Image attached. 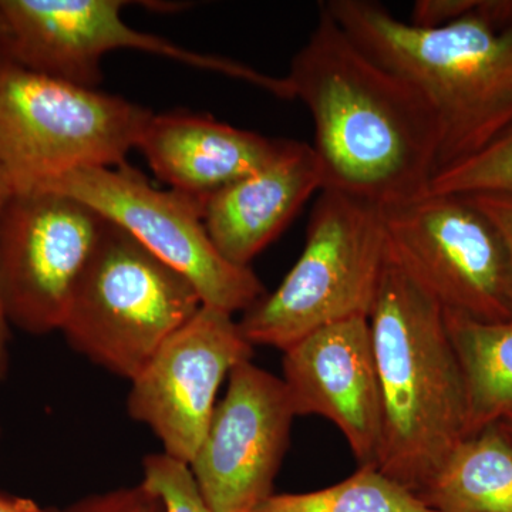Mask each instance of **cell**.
<instances>
[{
    "label": "cell",
    "mask_w": 512,
    "mask_h": 512,
    "mask_svg": "<svg viewBox=\"0 0 512 512\" xmlns=\"http://www.w3.org/2000/svg\"><path fill=\"white\" fill-rule=\"evenodd\" d=\"M322 190V165L313 147L284 141L271 163L208 198L202 218L218 252L231 264L249 266Z\"/></svg>",
    "instance_id": "obj_14"
},
{
    "label": "cell",
    "mask_w": 512,
    "mask_h": 512,
    "mask_svg": "<svg viewBox=\"0 0 512 512\" xmlns=\"http://www.w3.org/2000/svg\"><path fill=\"white\" fill-rule=\"evenodd\" d=\"M282 369L296 417L316 414L332 421L359 467H376L382 399L369 318L309 333L284 350Z\"/></svg>",
    "instance_id": "obj_13"
},
{
    "label": "cell",
    "mask_w": 512,
    "mask_h": 512,
    "mask_svg": "<svg viewBox=\"0 0 512 512\" xmlns=\"http://www.w3.org/2000/svg\"><path fill=\"white\" fill-rule=\"evenodd\" d=\"M320 9L429 103L439 124L437 173L511 126L512 28L468 10L448 25L416 28L372 0H328Z\"/></svg>",
    "instance_id": "obj_3"
},
{
    "label": "cell",
    "mask_w": 512,
    "mask_h": 512,
    "mask_svg": "<svg viewBox=\"0 0 512 512\" xmlns=\"http://www.w3.org/2000/svg\"><path fill=\"white\" fill-rule=\"evenodd\" d=\"M369 323L382 399L376 467L417 494L470 436L463 370L443 306L390 251Z\"/></svg>",
    "instance_id": "obj_2"
},
{
    "label": "cell",
    "mask_w": 512,
    "mask_h": 512,
    "mask_svg": "<svg viewBox=\"0 0 512 512\" xmlns=\"http://www.w3.org/2000/svg\"><path fill=\"white\" fill-rule=\"evenodd\" d=\"M126 5L121 0H0L10 29L12 60L33 72L97 89L101 57L113 50L138 49L241 80L279 99H293L286 77L138 32L121 18Z\"/></svg>",
    "instance_id": "obj_10"
},
{
    "label": "cell",
    "mask_w": 512,
    "mask_h": 512,
    "mask_svg": "<svg viewBox=\"0 0 512 512\" xmlns=\"http://www.w3.org/2000/svg\"><path fill=\"white\" fill-rule=\"evenodd\" d=\"M33 190L70 195L123 228L184 275L202 305L234 315L247 311L266 293L249 266L231 264L215 248L201 204L171 188L158 190L130 165L77 168Z\"/></svg>",
    "instance_id": "obj_7"
},
{
    "label": "cell",
    "mask_w": 512,
    "mask_h": 512,
    "mask_svg": "<svg viewBox=\"0 0 512 512\" xmlns=\"http://www.w3.org/2000/svg\"><path fill=\"white\" fill-rule=\"evenodd\" d=\"M497 424L512 443V412L505 414L503 419L497 421Z\"/></svg>",
    "instance_id": "obj_26"
},
{
    "label": "cell",
    "mask_w": 512,
    "mask_h": 512,
    "mask_svg": "<svg viewBox=\"0 0 512 512\" xmlns=\"http://www.w3.org/2000/svg\"><path fill=\"white\" fill-rule=\"evenodd\" d=\"M13 192V185L8 177L0 171V211L3 205L8 201ZM10 323L3 311L2 301H0V380L6 376L9 369V332Z\"/></svg>",
    "instance_id": "obj_23"
},
{
    "label": "cell",
    "mask_w": 512,
    "mask_h": 512,
    "mask_svg": "<svg viewBox=\"0 0 512 512\" xmlns=\"http://www.w3.org/2000/svg\"><path fill=\"white\" fill-rule=\"evenodd\" d=\"M382 212L390 255L446 311L481 322L512 320L503 241L466 198L424 195Z\"/></svg>",
    "instance_id": "obj_8"
},
{
    "label": "cell",
    "mask_w": 512,
    "mask_h": 512,
    "mask_svg": "<svg viewBox=\"0 0 512 512\" xmlns=\"http://www.w3.org/2000/svg\"><path fill=\"white\" fill-rule=\"evenodd\" d=\"M143 484L160 498L165 512H212L188 464L165 453L144 458Z\"/></svg>",
    "instance_id": "obj_20"
},
{
    "label": "cell",
    "mask_w": 512,
    "mask_h": 512,
    "mask_svg": "<svg viewBox=\"0 0 512 512\" xmlns=\"http://www.w3.org/2000/svg\"><path fill=\"white\" fill-rule=\"evenodd\" d=\"M252 512H434L417 495L375 466L346 480L302 494H272Z\"/></svg>",
    "instance_id": "obj_18"
},
{
    "label": "cell",
    "mask_w": 512,
    "mask_h": 512,
    "mask_svg": "<svg viewBox=\"0 0 512 512\" xmlns=\"http://www.w3.org/2000/svg\"><path fill=\"white\" fill-rule=\"evenodd\" d=\"M106 220L70 195L13 191L0 211V301L10 325L62 329Z\"/></svg>",
    "instance_id": "obj_9"
},
{
    "label": "cell",
    "mask_w": 512,
    "mask_h": 512,
    "mask_svg": "<svg viewBox=\"0 0 512 512\" xmlns=\"http://www.w3.org/2000/svg\"><path fill=\"white\" fill-rule=\"evenodd\" d=\"M284 141L205 116L153 114L137 148L171 190L198 204L271 163Z\"/></svg>",
    "instance_id": "obj_15"
},
{
    "label": "cell",
    "mask_w": 512,
    "mask_h": 512,
    "mask_svg": "<svg viewBox=\"0 0 512 512\" xmlns=\"http://www.w3.org/2000/svg\"><path fill=\"white\" fill-rule=\"evenodd\" d=\"M463 370L470 436L512 412V320L481 322L444 309Z\"/></svg>",
    "instance_id": "obj_17"
},
{
    "label": "cell",
    "mask_w": 512,
    "mask_h": 512,
    "mask_svg": "<svg viewBox=\"0 0 512 512\" xmlns=\"http://www.w3.org/2000/svg\"><path fill=\"white\" fill-rule=\"evenodd\" d=\"M466 200L493 225L503 241L510 264L512 286V197L497 194L466 195Z\"/></svg>",
    "instance_id": "obj_22"
},
{
    "label": "cell",
    "mask_w": 512,
    "mask_h": 512,
    "mask_svg": "<svg viewBox=\"0 0 512 512\" xmlns=\"http://www.w3.org/2000/svg\"><path fill=\"white\" fill-rule=\"evenodd\" d=\"M153 111L123 97L0 63V171L13 191L87 167H120Z\"/></svg>",
    "instance_id": "obj_5"
},
{
    "label": "cell",
    "mask_w": 512,
    "mask_h": 512,
    "mask_svg": "<svg viewBox=\"0 0 512 512\" xmlns=\"http://www.w3.org/2000/svg\"><path fill=\"white\" fill-rule=\"evenodd\" d=\"M0 512H62L45 510L28 498L9 497L0 494Z\"/></svg>",
    "instance_id": "obj_24"
},
{
    "label": "cell",
    "mask_w": 512,
    "mask_h": 512,
    "mask_svg": "<svg viewBox=\"0 0 512 512\" xmlns=\"http://www.w3.org/2000/svg\"><path fill=\"white\" fill-rule=\"evenodd\" d=\"M387 261L382 208L322 190L298 262L274 292L249 306L239 328L252 346L284 352L323 326L369 318Z\"/></svg>",
    "instance_id": "obj_4"
},
{
    "label": "cell",
    "mask_w": 512,
    "mask_h": 512,
    "mask_svg": "<svg viewBox=\"0 0 512 512\" xmlns=\"http://www.w3.org/2000/svg\"><path fill=\"white\" fill-rule=\"evenodd\" d=\"M201 306L184 275L106 221L60 330L74 350L133 380Z\"/></svg>",
    "instance_id": "obj_6"
},
{
    "label": "cell",
    "mask_w": 512,
    "mask_h": 512,
    "mask_svg": "<svg viewBox=\"0 0 512 512\" xmlns=\"http://www.w3.org/2000/svg\"><path fill=\"white\" fill-rule=\"evenodd\" d=\"M286 79L311 111L323 190L380 208L427 194L440 150L433 110L325 10Z\"/></svg>",
    "instance_id": "obj_1"
},
{
    "label": "cell",
    "mask_w": 512,
    "mask_h": 512,
    "mask_svg": "<svg viewBox=\"0 0 512 512\" xmlns=\"http://www.w3.org/2000/svg\"><path fill=\"white\" fill-rule=\"evenodd\" d=\"M295 417L284 380L252 360L232 369L190 463L212 512H252L274 494Z\"/></svg>",
    "instance_id": "obj_12"
},
{
    "label": "cell",
    "mask_w": 512,
    "mask_h": 512,
    "mask_svg": "<svg viewBox=\"0 0 512 512\" xmlns=\"http://www.w3.org/2000/svg\"><path fill=\"white\" fill-rule=\"evenodd\" d=\"M434 512H512V443L498 424L461 441L416 494Z\"/></svg>",
    "instance_id": "obj_16"
},
{
    "label": "cell",
    "mask_w": 512,
    "mask_h": 512,
    "mask_svg": "<svg viewBox=\"0 0 512 512\" xmlns=\"http://www.w3.org/2000/svg\"><path fill=\"white\" fill-rule=\"evenodd\" d=\"M252 356L254 346L231 313L202 305L131 380L128 413L153 430L165 454L190 466L221 383Z\"/></svg>",
    "instance_id": "obj_11"
},
{
    "label": "cell",
    "mask_w": 512,
    "mask_h": 512,
    "mask_svg": "<svg viewBox=\"0 0 512 512\" xmlns=\"http://www.w3.org/2000/svg\"><path fill=\"white\" fill-rule=\"evenodd\" d=\"M10 46H12V39H10L8 20H6L2 9H0V63L12 60Z\"/></svg>",
    "instance_id": "obj_25"
},
{
    "label": "cell",
    "mask_w": 512,
    "mask_h": 512,
    "mask_svg": "<svg viewBox=\"0 0 512 512\" xmlns=\"http://www.w3.org/2000/svg\"><path fill=\"white\" fill-rule=\"evenodd\" d=\"M62 512H165L160 498L141 483L84 498Z\"/></svg>",
    "instance_id": "obj_21"
},
{
    "label": "cell",
    "mask_w": 512,
    "mask_h": 512,
    "mask_svg": "<svg viewBox=\"0 0 512 512\" xmlns=\"http://www.w3.org/2000/svg\"><path fill=\"white\" fill-rule=\"evenodd\" d=\"M474 194L512 197V124L477 153L436 173L426 195Z\"/></svg>",
    "instance_id": "obj_19"
}]
</instances>
